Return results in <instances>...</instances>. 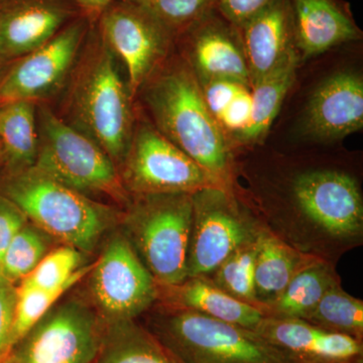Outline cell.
Instances as JSON below:
<instances>
[{"label": "cell", "instance_id": "obj_1", "mask_svg": "<svg viewBox=\"0 0 363 363\" xmlns=\"http://www.w3.org/2000/svg\"><path fill=\"white\" fill-rule=\"evenodd\" d=\"M245 204L272 235L334 266L363 245L362 187L340 167L300 168Z\"/></svg>", "mask_w": 363, "mask_h": 363}, {"label": "cell", "instance_id": "obj_2", "mask_svg": "<svg viewBox=\"0 0 363 363\" xmlns=\"http://www.w3.org/2000/svg\"><path fill=\"white\" fill-rule=\"evenodd\" d=\"M116 57L91 23L84 47L67 83L66 123L89 136L121 166L135 128L133 96Z\"/></svg>", "mask_w": 363, "mask_h": 363}, {"label": "cell", "instance_id": "obj_3", "mask_svg": "<svg viewBox=\"0 0 363 363\" xmlns=\"http://www.w3.org/2000/svg\"><path fill=\"white\" fill-rule=\"evenodd\" d=\"M143 87L155 128L217 183L231 187L230 145L208 108L195 74L177 64L154 74Z\"/></svg>", "mask_w": 363, "mask_h": 363}, {"label": "cell", "instance_id": "obj_4", "mask_svg": "<svg viewBox=\"0 0 363 363\" xmlns=\"http://www.w3.org/2000/svg\"><path fill=\"white\" fill-rule=\"evenodd\" d=\"M0 194L18 205L28 220L52 240L85 255L96 250L123 215L111 205L69 187L35 167L2 174Z\"/></svg>", "mask_w": 363, "mask_h": 363}, {"label": "cell", "instance_id": "obj_5", "mask_svg": "<svg viewBox=\"0 0 363 363\" xmlns=\"http://www.w3.org/2000/svg\"><path fill=\"white\" fill-rule=\"evenodd\" d=\"M145 328L180 363H301L257 332L189 310L156 304Z\"/></svg>", "mask_w": 363, "mask_h": 363}, {"label": "cell", "instance_id": "obj_6", "mask_svg": "<svg viewBox=\"0 0 363 363\" xmlns=\"http://www.w3.org/2000/svg\"><path fill=\"white\" fill-rule=\"evenodd\" d=\"M192 194L135 196L121 215L119 230L159 286L187 279Z\"/></svg>", "mask_w": 363, "mask_h": 363}, {"label": "cell", "instance_id": "obj_7", "mask_svg": "<svg viewBox=\"0 0 363 363\" xmlns=\"http://www.w3.org/2000/svg\"><path fill=\"white\" fill-rule=\"evenodd\" d=\"M38 150L35 168L83 194L104 196L124 208L131 197L123 185L111 157L89 136L38 104Z\"/></svg>", "mask_w": 363, "mask_h": 363}, {"label": "cell", "instance_id": "obj_8", "mask_svg": "<svg viewBox=\"0 0 363 363\" xmlns=\"http://www.w3.org/2000/svg\"><path fill=\"white\" fill-rule=\"evenodd\" d=\"M187 279L206 278L262 225L233 187L211 186L192 194Z\"/></svg>", "mask_w": 363, "mask_h": 363}, {"label": "cell", "instance_id": "obj_9", "mask_svg": "<svg viewBox=\"0 0 363 363\" xmlns=\"http://www.w3.org/2000/svg\"><path fill=\"white\" fill-rule=\"evenodd\" d=\"M90 302L106 325L136 320L157 304L159 285L119 229L88 274Z\"/></svg>", "mask_w": 363, "mask_h": 363}, {"label": "cell", "instance_id": "obj_10", "mask_svg": "<svg viewBox=\"0 0 363 363\" xmlns=\"http://www.w3.org/2000/svg\"><path fill=\"white\" fill-rule=\"evenodd\" d=\"M118 172L130 197L194 193L221 186L149 123L135 125Z\"/></svg>", "mask_w": 363, "mask_h": 363}, {"label": "cell", "instance_id": "obj_11", "mask_svg": "<svg viewBox=\"0 0 363 363\" xmlns=\"http://www.w3.org/2000/svg\"><path fill=\"white\" fill-rule=\"evenodd\" d=\"M105 327L91 302L63 296L16 344L13 357L20 363H92Z\"/></svg>", "mask_w": 363, "mask_h": 363}, {"label": "cell", "instance_id": "obj_12", "mask_svg": "<svg viewBox=\"0 0 363 363\" xmlns=\"http://www.w3.org/2000/svg\"><path fill=\"white\" fill-rule=\"evenodd\" d=\"M84 16L35 51L14 60L0 75V106L14 101L45 104L65 88L91 28Z\"/></svg>", "mask_w": 363, "mask_h": 363}, {"label": "cell", "instance_id": "obj_13", "mask_svg": "<svg viewBox=\"0 0 363 363\" xmlns=\"http://www.w3.org/2000/svg\"><path fill=\"white\" fill-rule=\"evenodd\" d=\"M95 25L105 44L125 66L131 96L155 74L175 35L128 0H114Z\"/></svg>", "mask_w": 363, "mask_h": 363}, {"label": "cell", "instance_id": "obj_14", "mask_svg": "<svg viewBox=\"0 0 363 363\" xmlns=\"http://www.w3.org/2000/svg\"><path fill=\"white\" fill-rule=\"evenodd\" d=\"M81 16L74 0H0V54L21 58Z\"/></svg>", "mask_w": 363, "mask_h": 363}, {"label": "cell", "instance_id": "obj_15", "mask_svg": "<svg viewBox=\"0 0 363 363\" xmlns=\"http://www.w3.org/2000/svg\"><path fill=\"white\" fill-rule=\"evenodd\" d=\"M181 35L187 39L198 80H233L252 85L240 28L216 9L205 14Z\"/></svg>", "mask_w": 363, "mask_h": 363}, {"label": "cell", "instance_id": "obj_16", "mask_svg": "<svg viewBox=\"0 0 363 363\" xmlns=\"http://www.w3.org/2000/svg\"><path fill=\"white\" fill-rule=\"evenodd\" d=\"M362 126V78L350 71L333 74L313 93L306 109V131L315 140L333 142Z\"/></svg>", "mask_w": 363, "mask_h": 363}, {"label": "cell", "instance_id": "obj_17", "mask_svg": "<svg viewBox=\"0 0 363 363\" xmlns=\"http://www.w3.org/2000/svg\"><path fill=\"white\" fill-rule=\"evenodd\" d=\"M255 332L301 363H340L362 359V340L325 330L304 320L266 317Z\"/></svg>", "mask_w": 363, "mask_h": 363}, {"label": "cell", "instance_id": "obj_18", "mask_svg": "<svg viewBox=\"0 0 363 363\" xmlns=\"http://www.w3.org/2000/svg\"><path fill=\"white\" fill-rule=\"evenodd\" d=\"M252 85L271 74L295 52L289 0H274L240 28Z\"/></svg>", "mask_w": 363, "mask_h": 363}, {"label": "cell", "instance_id": "obj_19", "mask_svg": "<svg viewBox=\"0 0 363 363\" xmlns=\"http://www.w3.org/2000/svg\"><path fill=\"white\" fill-rule=\"evenodd\" d=\"M295 45L306 57L354 42L360 37L348 7L338 0H289Z\"/></svg>", "mask_w": 363, "mask_h": 363}, {"label": "cell", "instance_id": "obj_20", "mask_svg": "<svg viewBox=\"0 0 363 363\" xmlns=\"http://www.w3.org/2000/svg\"><path fill=\"white\" fill-rule=\"evenodd\" d=\"M157 304L199 313L252 331L266 318L259 308L236 300L199 277L186 279L177 285L159 286Z\"/></svg>", "mask_w": 363, "mask_h": 363}, {"label": "cell", "instance_id": "obj_21", "mask_svg": "<svg viewBox=\"0 0 363 363\" xmlns=\"http://www.w3.org/2000/svg\"><path fill=\"white\" fill-rule=\"evenodd\" d=\"M316 259H319L298 252L262 228L257 238L253 274L255 295L260 310L264 312L294 277Z\"/></svg>", "mask_w": 363, "mask_h": 363}, {"label": "cell", "instance_id": "obj_22", "mask_svg": "<svg viewBox=\"0 0 363 363\" xmlns=\"http://www.w3.org/2000/svg\"><path fill=\"white\" fill-rule=\"evenodd\" d=\"M38 104L9 102L0 106V145L4 173H18L35 166L39 150Z\"/></svg>", "mask_w": 363, "mask_h": 363}, {"label": "cell", "instance_id": "obj_23", "mask_svg": "<svg viewBox=\"0 0 363 363\" xmlns=\"http://www.w3.org/2000/svg\"><path fill=\"white\" fill-rule=\"evenodd\" d=\"M335 267L316 259L298 272L284 292L264 308L266 317L304 320L329 289L341 284Z\"/></svg>", "mask_w": 363, "mask_h": 363}, {"label": "cell", "instance_id": "obj_24", "mask_svg": "<svg viewBox=\"0 0 363 363\" xmlns=\"http://www.w3.org/2000/svg\"><path fill=\"white\" fill-rule=\"evenodd\" d=\"M92 363H180L136 320L106 325Z\"/></svg>", "mask_w": 363, "mask_h": 363}, {"label": "cell", "instance_id": "obj_25", "mask_svg": "<svg viewBox=\"0 0 363 363\" xmlns=\"http://www.w3.org/2000/svg\"><path fill=\"white\" fill-rule=\"evenodd\" d=\"M208 108L230 143L245 145L252 116V86L233 80L199 81Z\"/></svg>", "mask_w": 363, "mask_h": 363}, {"label": "cell", "instance_id": "obj_26", "mask_svg": "<svg viewBox=\"0 0 363 363\" xmlns=\"http://www.w3.org/2000/svg\"><path fill=\"white\" fill-rule=\"evenodd\" d=\"M296 54V51L293 52L276 70L252 85V123L245 138V145L262 143L269 133L286 93L295 80L298 64Z\"/></svg>", "mask_w": 363, "mask_h": 363}, {"label": "cell", "instance_id": "obj_27", "mask_svg": "<svg viewBox=\"0 0 363 363\" xmlns=\"http://www.w3.org/2000/svg\"><path fill=\"white\" fill-rule=\"evenodd\" d=\"M304 321L362 340L363 301L346 293L337 284L324 294Z\"/></svg>", "mask_w": 363, "mask_h": 363}, {"label": "cell", "instance_id": "obj_28", "mask_svg": "<svg viewBox=\"0 0 363 363\" xmlns=\"http://www.w3.org/2000/svg\"><path fill=\"white\" fill-rule=\"evenodd\" d=\"M84 255L85 253L77 248L61 245L50 250L35 269L20 283L43 290L74 286L92 269L93 262L90 266H85Z\"/></svg>", "mask_w": 363, "mask_h": 363}, {"label": "cell", "instance_id": "obj_29", "mask_svg": "<svg viewBox=\"0 0 363 363\" xmlns=\"http://www.w3.org/2000/svg\"><path fill=\"white\" fill-rule=\"evenodd\" d=\"M52 238L28 221L7 247L0 267V276L11 283H20L50 252Z\"/></svg>", "mask_w": 363, "mask_h": 363}, {"label": "cell", "instance_id": "obj_30", "mask_svg": "<svg viewBox=\"0 0 363 363\" xmlns=\"http://www.w3.org/2000/svg\"><path fill=\"white\" fill-rule=\"evenodd\" d=\"M257 238V236L234 250L220 266L205 279L227 295L260 310L253 285Z\"/></svg>", "mask_w": 363, "mask_h": 363}, {"label": "cell", "instance_id": "obj_31", "mask_svg": "<svg viewBox=\"0 0 363 363\" xmlns=\"http://www.w3.org/2000/svg\"><path fill=\"white\" fill-rule=\"evenodd\" d=\"M73 288L62 286L52 290L33 288L23 283L16 286V302L13 329L9 339V353L16 344L32 330L38 322L50 311L57 302Z\"/></svg>", "mask_w": 363, "mask_h": 363}, {"label": "cell", "instance_id": "obj_32", "mask_svg": "<svg viewBox=\"0 0 363 363\" xmlns=\"http://www.w3.org/2000/svg\"><path fill=\"white\" fill-rule=\"evenodd\" d=\"M179 37L215 9L216 0H128Z\"/></svg>", "mask_w": 363, "mask_h": 363}, {"label": "cell", "instance_id": "obj_33", "mask_svg": "<svg viewBox=\"0 0 363 363\" xmlns=\"http://www.w3.org/2000/svg\"><path fill=\"white\" fill-rule=\"evenodd\" d=\"M16 302V285L0 276V362L9 354Z\"/></svg>", "mask_w": 363, "mask_h": 363}, {"label": "cell", "instance_id": "obj_34", "mask_svg": "<svg viewBox=\"0 0 363 363\" xmlns=\"http://www.w3.org/2000/svg\"><path fill=\"white\" fill-rule=\"evenodd\" d=\"M274 1V0H216L215 9L226 21L240 28Z\"/></svg>", "mask_w": 363, "mask_h": 363}, {"label": "cell", "instance_id": "obj_35", "mask_svg": "<svg viewBox=\"0 0 363 363\" xmlns=\"http://www.w3.org/2000/svg\"><path fill=\"white\" fill-rule=\"evenodd\" d=\"M28 221L18 205L0 194V267L11 240Z\"/></svg>", "mask_w": 363, "mask_h": 363}, {"label": "cell", "instance_id": "obj_36", "mask_svg": "<svg viewBox=\"0 0 363 363\" xmlns=\"http://www.w3.org/2000/svg\"><path fill=\"white\" fill-rule=\"evenodd\" d=\"M80 9L81 13L91 21L95 23L100 14L104 13L109 4L114 0H74Z\"/></svg>", "mask_w": 363, "mask_h": 363}, {"label": "cell", "instance_id": "obj_37", "mask_svg": "<svg viewBox=\"0 0 363 363\" xmlns=\"http://www.w3.org/2000/svg\"><path fill=\"white\" fill-rule=\"evenodd\" d=\"M11 62L6 61V59L2 57V55L0 54V75H1L2 72L6 70V68Z\"/></svg>", "mask_w": 363, "mask_h": 363}, {"label": "cell", "instance_id": "obj_38", "mask_svg": "<svg viewBox=\"0 0 363 363\" xmlns=\"http://www.w3.org/2000/svg\"><path fill=\"white\" fill-rule=\"evenodd\" d=\"M1 363H20L11 355V357H6L4 358V362Z\"/></svg>", "mask_w": 363, "mask_h": 363}, {"label": "cell", "instance_id": "obj_39", "mask_svg": "<svg viewBox=\"0 0 363 363\" xmlns=\"http://www.w3.org/2000/svg\"><path fill=\"white\" fill-rule=\"evenodd\" d=\"M4 166V152H2V147L0 145V169Z\"/></svg>", "mask_w": 363, "mask_h": 363}, {"label": "cell", "instance_id": "obj_40", "mask_svg": "<svg viewBox=\"0 0 363 363\" xmlns=\"http://www.w3.org/2000/svg\"><path fill=\"white\" fill-rule=\"evenodd\" d=\"M340 363H362V359L354 360V362H340Z\"/></svg>", "mask_w": 363, "mask_h": 363}]
</instances>
